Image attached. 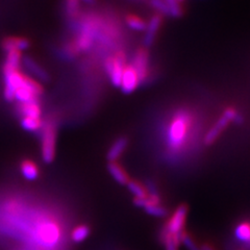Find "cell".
<instances>
[{"label":"cell","mask_w":250,"mask_h":250,"mask_svg":"<svg viewBox=\"0 0 250 250\" xmlns=\"http://www.w3.org/2000/svg\"><path fill=\"white\" fill-rule=\"evenodd\" d=\"M125 22L129 28L136 31H145L147 27V23L135 14H127L125 16Z\"/></svg>","instance_id":"obj_16"},{"label":"cell","mask_w":250,"mask_h":250,"mask_svg":"<svg viewBox=\"0 0 250 250\" xmlns=\"http://www.w3.org/2000/svg\"><path fill=\"white\" fill-rule=\"evenodd\" d=\"M201 250H216V248L209 243H205L201 246Z\"/></svg>","instance_id":"obj_25"},{"label":"cell","mask_w":250,"mask_h":250,"mask_svg":"<svg viewBox=\"0 0 250 250\" xmlns=\"http://www.w3.org/2000/svg\"><path fill=\"white\" fill-rule=\"evenodd\" d=\"M150 4L153 9L158 11L159 14L163 16H170L168 5L165 2V0H150Z\"/></svg>","instance_id":"obj_24"},{"label":"cell","mask_w":250,"mask_h":250,"mask_svg":"<svg viewBox=\"0 0 250 250\" xmlns=\"http://www.w3.org/2000/svg\"><path fill=\"white\" fill-rule=\"evenodd\" d=\"M125 66H126V54L122 50L115 52L104 61L105 72L109 76L112 84L116 88H120Z\"/></svg>","instance_id":"obj_4"},{"label":"cell","mask_w":250,"mask_h":250,"mask_svg":"<svg viewBox=\"0 0 250 250\" xmlns=\"http://www.w3.org/2000/svg\"><path fill=\"white\" fill-rule=\"evenodd\" d=\"M22 64L25 66V68L28 70V72L33 74L38 81L47 83L49 82L50 76L47 72V70L44 69L39 62L29 56H26L22 58Z\"/></svg>","instance_id":"obj_9"},{"label":"cell","mask_w":250,"mask_h":250,"mask_svg":"<svg viewBox=\"0 0 250 250\" xmlns=\"http://www.w3.org/2000/svg\"><path fill=\"white\" fill-rule=\"evenodd\" d=\"M230 122H234L237 124H241L243 122V117L239 114L237 108H234L232 106L225 108L223 114L220 116V118H219V120L208 131V134L205 137V144L206 145L213 144L215 141L220 137L223 130L229 126V124Z\"/></svg>","instance_id":"obj_3"},{"label":"cell","mask_w":250,"mask_h":250,"mask_svg":"<svg viewBox=\"0 0 250 250\" xmlns=\"http://www.w3.org/2000/svg\"><path fill=\"white\" fill-rule=\"evenodd\" d=\"M131 66L138 73L140 83H145L149 77V52L146 47H140L135 51Z\"/></svg>","instance_id":"obj_5"},{"label":"cell","mask_w":250,"mask_h":250,"mask_svg":"<svg viewBox=\"0 0 250 250\" xmlns=\"http://www.w3.org/2000/svg\"><path fill=\"white\" fill-rule=\"evenodd\" d=\"M107 169L116 182H118L121 185H127L129 183L130 178L127 172L125 171V169L118 162H109Z\"/></svg>","instance_id":"obj_13"},{"label":"cell","mask_w":250,"mask_h":250,"mask_svg":"<svg viewBox=\"0 0 250 250\" xmlns=\"http://www.w3.org/2000/svg\"><path fill=\"white\" fill-rule=\"evenodd\" d=\"M39 99L40 98L37 97L33 92L25 87H21L15 92V100H17L19 104L34 103V101H39Z\"/></svg>","instance_id":"obj_19"},{"label":"cell","mask_w":250,"mask_h":250,"mask_svg":"<svg viewBox=\"0 0 250 250\" xmlns=\"http://www.w3.org/2000/svg\"><path fill=\"white\" fill-rule=\"evenodd\" d=\"M20 170L22 175L24 176L27 181H35L40 174V170L37 164L31 160H23L20 164Z\"/></svg>","instance_id":"obj_15"},{"label":"cell","mask_w":250,"mask_h":250,"mask_svg":"<svg viewBox=\"0 0 250 250\" xmlns=\"http://www.w3.org/2000/svg\"><path fill=\"white\" fill-rule=\"evenodd\" d=\"M195 120L189 109H178L171 117L164 134L166 149L172 158L182 155L193 140Z\"/></svg>","instance_id":"obj_1"},{"label":"cell","mask_w":250,"mask_h":250,"mask_svg":"<svg viewBox=\"0 0 250 250\" xmlns=\"http://www.w3.org/2000/svg\"><path fill=\"white\" fill-rule=\"evenodd\" d=\"M161 241L165 246V250H178L181 239L178 236H174V234H171L163 229L161 232Z\"/></svg>","instance_id":"obj_18"},{"label":"cell","mask_w":250,"mask_h":250,"mask_svg":"<svg viewBox=\"0 0 250 250\" xmlns=\"http://www.w3.org/2000/svg\"><path fill=\"white\" fill-rule=\"evenodd\" d=\"M179 239H181V242H183V243L186 245L188 250H201V247L196 243V241H195L192 238V236H190V234L187 231L184 230L181 233V237H179Z\"/></svg>","instance_id":"obj_23"},{"label":"cell","mask_w":250,"mask_h":250,"mask_svg":"<svg viewBox=\"0 0 250 250\" xmlns=\"http://www.w3.org/2000/svg\"><path fill=\"white\" fill-rule=\"evenodd\" d=\"M17 114L21 117H30V118H41L42 109L39 101H34V103H25L19 104L16 106Z\"/></svg>","instance_id":"obj_11"},{"label":"cell","mask_w":250,"mask_h":250,"mask_svg":"<svg viewBox=\"0 0 250 250\" xmlns=\"http://www.w3.org/2000/svg\"><path fill=\"white\" fill-rule=\"evenodd\" d=\"M163 20H164V16L156 13L152 16L149 23L147 24V27L145 29L146 34L144 37V46L146 48L147 47H150L153 44L156 36H158L159 30L163 24Z\"/></svg>","instance_id":"obj_8"},{"label":"cell","mask_w":250,"mask_h":250,"mask_svg":"<svg viewBox=\"0 0 250 250\" xmlns=\"http://www.w3.org/2000/svg\"><path fill=\"white\" fill-rule=\"evenodd\" d=\"M188 215V207L185 205L179 206L173 213L169 220L167 221L165 228L163 229L174 236L181 237V233L184 231V226Z\"/></svg>","instance_id":"obj_6"},{"label":"cell","mask_w":250,"mask_h":250,"mask_svg":"<svg viewBox=\"0 0 250 250\" xmlns=\"http://www.w3.org/2000/svg\"><path fill=\"white\" fill-rule=\"evenodd\" d=\"M1 49L6 53L11 50L23 51L30 47V41L24 37H6L0 43Z\"/></svg>","instance_id":"obj_10"},{"label":"cell","mask_w":250,"mask_h":250,"mask_svg":"<svg viewBox=\"0 0 250 250\" xmlns=\"http://www.w3.org/2000/svg\"><path fill=\"white\" fill-rule=\"evenodd\" d=\"M90 228L87 224H81L76 226L71 233V239L75 243H81L89 237Z\"/></svg>","instance_id":"obj_20"},{"label":"cell","mask_w":250,"mask_h":250,"mask_svg":"<svg viewBox=\"0 0 250 250\" xmlns=\"http://www.w3.org/2000/svg\"><path fill=\"white\" fill-rule=\"evenodd\" d=\"M84 3H88V4H94L96 2V0H82Z\"/></svg>","instance_id":"obj_26"},{"label":"cell","mask_w":250,"mask_h":250,"mask_svg":"<svg viewBox=\"0 0 250 250\" xmlns=\"http://www.w3.org/2000/svg\"><path fill=\"white\" fill-rule=\"evenodd\" d=\"M140 84V80L138 73L136 72L135 68L131 66V64H126L124 70H123V74H122V80H121V84H120V89L124 94H130L139 87Z\"/></svg>","instance_id":"obj_7"},{"label":"cell","mask_w":250,"mask_h":250,"mask_svg":"<svg viewBox=\"0 0 250 250\" xmlns=\"http://www.w3.org/2000/svg\"><path fill=\"white\" fill-rule=\"evenodd\" d=\"M128 140L125 137H120L117 139L115 142L111 145L107 152V160L109 162H117L120 156L123 154L125 149L127 148Z\"/></svg>","instance_id":"obj_12"},{"label":"cell","mask_w":250,"mask_h":250,"mask_svg":"<svg viewBox=\"0 0 250 250\" xmlns=\"http://www.w3.org/2000/svg\"><path fill=\"white\" fill-rule=\"evenodd\" d=\"M234 237L250 249V221H242L234 228Z\"/></svg>","instance_id":"obj_14"},{"label":"cell","mask_w":250,"mask_h":250,"mask_svg":"<svg viewBox=\"0 0 250 250\" xmlns=\"http://www.w3.org/2000/svg\"><path fill=\"white\" fill-rule=\"evenodd\" d=\"M177 1L179 2V3H181V2H183V1H185V0H177Z\"/></svg>","instance_id":"obj_27"},{"label":"cell","mask_w":250,"mask_h":250,"mask_svg":"<svg viewBox=\"0 0 250 250\" xmlns=\"http://www.w3.org/2000/svg\"><path fill=\"white\" fill-rule=\"evenodd\" d=\"M41 142L42 159L46 164H50L56 156L57 146V122L52 118L43 122Z\"/></svg>","instance_id":"obj_2"},{"label":"cell","mask_w":250,"mask_h":250,"mask_svg":"<svg viewBox=\"0 0 250 250\" xmlns=\"http://www.w3.org/2000/svg\"><path fill=\"white\" fill-rule=\"evenodd\" d=\"M65 10L68 17L76 18L81 11L80 0H65Z\"/></svg>","instance_id":"obj_22"},{"label":"cell","mask_w":250,"mask_h":250,"mask_svg":"<svg viewBox=\"0 0 250 250\" xmlns=\"http://www.w3.org/2000/svg\"><path fill=\"white\" fill-rule=\"evenodd\" d=\"M127 186L129 191L135 195V198H148V191L143 184L137 181H129Z\"/></svg>","instance_id":"obj_21"},{"label":"cell","mask_w":250,"mask_h":250,"mask_svg":"<svg viewBox=\"0 0 250 250\" xmlns=\"http://www.w3.org/2000/svg\"><path fill=\"white\" fill-rule=\"evenodd\" d=\"M20 124L23 129L26 131L35 132L42 129L43 121L41 118H30V117H22L20 120Z\"/></svg>","instance_id":"obj_17"}]
</instances>
